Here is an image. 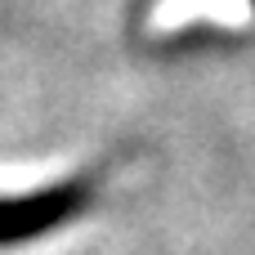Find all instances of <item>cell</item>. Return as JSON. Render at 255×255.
<instances>
[{
	"mask_svg": "<svg viewBox=\"0 0 255 255\" xmlns=\"http://www.w3.org/2000/svg\"><path fill=\"white\" fill-rule=\"evenodd\" d=\"M81 197L85 193H76V188H54V193H40L31 202H18L13 211H0V238H22V233L49 229L63 215H72L81 206Z\"/></svg>",
	"mask_w": 255,
	"mask_h": 255,
	"instance_id": "obj_1",
	"label": "cell"
},
{
	"mask_svg": "<svg viewBox=\"0 0 255 255\" xmlns=\"http://www.w3.org/2000/svg\"><path fill=\"white\" fill-rule=\"evenodd\" d=\"M251 4H255V0H251Z\"/></svg>",
	"mask_w": 255,
	"mask_h": 255,
	"instance_id": "obj_2",
	"label": "cell"
}]
</instances>
